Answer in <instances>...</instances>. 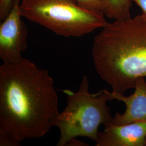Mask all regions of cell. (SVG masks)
I'll use <instances>...</instances> for the list:
<instances>
[{"label":"cell","instance_id":"obj_1","mask_svg":"<svg viewBox=\"0 0 146 146\" xmlns=\"http://www.w3.org/2000/svg\"><path fill=\"white\" fill-rule=\"evenodd\" d=\"M58 96L46 69L23 58L0 66V133L20 145L40 139L54 127Z\"/></svg>","mask_w":146,"mask_h":146},{"label":"cell","instance_id":"obj_2","mask_svg":"<svg viewBox=\"0 0 146 146\" xmlns=\"http://www.w3.org/2000/svg\"><path fill=\"white\" fill-rule=\"evenodd\" d=\"M94 66L112 92L124 94L146 78V17L109 23L94 37Z\"/></svg>","mask_w":146,"mask_h":146},{"label":"cell","instance_id":"obj_3","mask_svg":"<svg viewBox=\"0 0 146 146\" xmlns=\"http://www.w3.org/2000/svg\"><path fill=\"white\" fill-rule=\"evenodd\" d=\"M63 92L67 95V104L54 123L60 131L57 146H67L70 140L80 136L96 141L100 125H108L114 119L107 104L112 101L110 91L90 94L88 78L84 75L76 92L69 89Z\"/></svg>","mask_w":146,"mask_h":146},{"label":"cell","instance_id":"obj_4","mask_svg":"<svg viewBox=\"0 0 146 146\" xmlns=\"http://www.w3.org/2000/svg\"><path fill=\"white\" fill-rule=\"evenodd\" d=\"M21 15L62 36H82L109 23L102 11L89 10L75 0H22Z\"/></svg>","mask_w":146,"mask_h":146},{"label":"cell","instance_id":"obj_5","mask_svg":"<svg viewBox=\"0 0 146 146\" xmlns=\"http://www.w3.org/2000/svg\"><path fill=\"white\" fill-rule=\"evenodd\" d=\"M20 0H15L0 26V58L3 63L20 61L27 47L28 30L21 19Z\"/></svg>","mask_w":146,"mask_h":146},{"label":"cell","instance_id":"obj_6","mask_svg":"<svg viewBox=\"0 0 146 146\" xmlns=\"http://www.w3.org/2000/svg\"><path fill=\"white\" fill-rule=\"evenodd\" d=\"M146 122L116 125L113 122L100 132L96 146H145Z\"/></svg>","mask_w":146,"mask_h":146},{"label":"cell","instance_id":"obj_7","mask_svg":"<svg viewBox=\"0 0 146 146\" xmlns=\"http://www.w3.org/2000/svg\"><path fill=\"white\" fill-rule=\"evenodd\" d=\"M135 91L129 96L110 92L112 100H116L125 104L123 114L116 113L113 123L116 125L131 123L146 122V82L145 78H140L136 82Z\"/></svg>","mask_w":146,"mask_h":146},{"label":"cell","instance_id":"obj_8","mask_svg":"<svg viewBox=\"0 0 146 146\" xmlns=\"http://www.w3.org/2000/svg\"><path fill=\"white\" fill-rule=\"evenodd\" d=\"M102 2L104 15L116 21L125 20L131 18V8L132 0H101Z\"/></svg>","mask_w":146,"mask_h":146},{"label":"cell","instance_id":"obj_9","mask_svg":"<svg viewBox=\"0 0 146 146\" xmlns=\"http://www.w3.org/2000/svg\"><path fill=\"white\" fill-rule=\"evenodd\" d=\"M80 6L89 10L102 11L104 7L101 0H75Z\"/></svg>","mask_w":146,"mask_h":146},{"label":"cell","instance_id":"obj_10","mask_svg":"<svg viewBox=\"0 0 146 146\" xmlns=\"http://www.w3.org/2000/svg\"><path fill=\"white\" fill-rule=\"evenodd\" d=\"M15 0H0V20L5 19L11 11Z\"/></svg>","mask_w":146,"mask_h":146},{"label":"cell","instance_id":"obj_11","mask_svg":"<svg viewBox=\"0 0 146 146\" xmlns=\"http://www.w3.org/2000/svg\"><path fill=\"white\" fill-rule=\"evenodd\" d=\"M20 145L9 135L0 133V146H17Z\"/></svg>","mask_w":146,"mask_h":146},{"label":"cell","instance_id":"obj_12","mask_svg":"<svg viewBox=\"0 0 146 146\" xmlns=\"http://www.w3.org/2000/svg\"><path fill=\"white\" fill-rule=\"evenodd\" d=\"M142 10V15L146 17V0H132Z\"/></svg>","mask_w":146,"mask_h":146},{"label":"cell","instance_id":"obj_13","mask_svg":"<svg viewBox=\"0 0 146 146\" xmlns=\"http://www.w3.org/2000/svg\"><path fill=\"white\" fill-rule=\"evenodd\" d=\"M86 143H84L82 141L75 140V138L69 141L67 146H88L87 145H86Z\"/></svg>","mask_w":146,"mask_h":146},{"label":"cell","instance_id":"obj_14","mask_svg":"<svg viewBox=\"0 0 146 146\" xmlns=\"http://www.w3.org/2000/svg\"><path fill=\"white\" fill-rule=\"evenodd\" d=\"M145 146H146V139H145Z\"/></svg>","mask_w":146,"mask_h":146}]
</instances>
